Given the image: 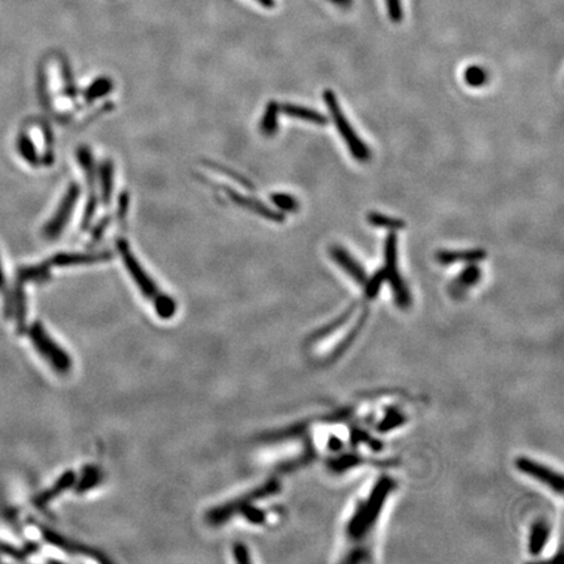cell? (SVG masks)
<instances>
[{
  "label": "cell",
  "instance_id": "e0dca14e",
  "mask_svg": "<svg viewBox=\"0 0 564 564\" xmlns=\"http://www.w3.org/2000/svg\"><path fill=\"white\" fill-rule=\"evenodd\" d=\"M550 537V528L549 525L543 521V520H538L536 521L532 529H530V534H529V552L532 555H538L542 549L545 547V545L547 543Z\"/></svg>",
  "mask_w": 564,
  "mask_h": 564
},
{
  "label": "cell",
  "instance_id": "8fae6325",
  "mask_svg": "<svg viewBox=\"0 0 564 564\" xmlns=\"http://www.w3.org/2000/svg\"><path fill=\"white\" fill-rule=\"evenodd\" d=\"M223 189H225L226 195H227V196L230 198V200H232L233 203H235L236 205L245 208L247 211L252 212V213H255V214H258V216H261V217H264L265 220L272 221V223H283L285 216H283L282 213H280V212L272 209L268 205H265L264 203H261V201H258V200L256 199H252V198H248V196H245V195L236 192L234 189H230V188L225 187Z\"/></svg>",
  "mask_w": 564,
  "mask_h": 564
},
{
  "label": "cell",
  "instance_id": "ac0fdd59",
  "mask_svg": "<svg viewBox=\"0 0 564 564\" xmlns=\"http://www.w3.org/2000/svg\"><path fill=\"white\" fill-rule=\"evenodd\" d=\"M280 110H281V106L279 105L276 101H270L268 106H267V109H265L263 120L260 123V131H261L263 135L270 138V136H273L277 132Z\"/></svg>",
  "mask_w": 564,
  "mask_h": 564
},
{
  "label": "cell",
  "instance_id": "cb8c5ba5",
  "mask_svg": "<svg viewBox=\"0 0 564 564\" xmlns=\"http://www.w3.org/2000/svg\"><path fill=\"white\" fill-rule=\"evenodd\" d=\"M386 281V274L384 270H376L375 273L364 282V295L367 301L375 299L376 297L379 295V292L383 286V283Z\"/></svg>",
  "mask_w": 564,
  "mask_h": 564
},
{
  "label": "cell",
  "instance_id": "f546056e",
  "mask_svg": "<svg viewBox=\"0 0 564 564\" xmlns=\"http://www.w3.org/2000/svg\"><path fill=\"white\" fill-rule=\"evenodd\" d=\"M207 166L211 167L212 170L216 171V173H221L223 176H230L238 185H242L247 189H254V185L251 182H248L245 176H239L238 173H235L234 170H230L229 167H226L223 164H214V162H207Z\"/></svg>",
  "mask_w": 564,
  "mask_h": 564
},
{
  "label": "cell",
  "instance_id": "836d02e7",
  "mask_svg": "<svg viewBox=\"0 0 564 564\" xmlns=\"http://www.w3.org/2000/svg\"><path fill=\"white\" fill-rule=\"evenodd\" d=\"M233 554H234L235 561L238 563H250L251 558H250V552L246 547V545L243 543H235L233 547Z\"/></svg>",
  "mask_w": 564,
  "mask_h": 564
},
{
  "label": "cell",
  "instance_id": "f1b7e54d",
  "mask_svg": "<svg viewBox=\"0 0 564 564\" xmlns=\"http://www.w3.org/2000/svg\"><path fill=\"white\" fill-rule=\"evenodd\" d=\"M77 160L82 164V170L86 173L88 180L91 185H93L94 180V162L93 156L86 147H82L77 151Z\"/></svg>",
  "mask_w": 564,
  "mask_h": 564
},
{
  "label": "cell",
  "instance_id": "3957f363",
  "mask_svg": "<svg viewBox=\"0 0 564 564\" xmlns=\"http://www.w3.org/2000/svg\"><path fill=\"white\" fill-rule=\"evenodd\" d=\"M323 100L342 140L346 142L349 152L352 153V158L358 162H368L371 158V151L367 147V144L357 135L348 118L344 115L336 93L330 89H327L323 93Z\"/></svg>",
  "mask_w": 564,
  "mask_h": 564
},
{
  "label": "cell",
  "instance_id": "9c48e42d",
  "mask_svg": "<svg viewBox=\"0 0 564 564\" xmlns=\"http://www.w3.org/2000/svg\"><path fill=\"white\" fill-rule=\"evenodd\" d=\"M38 528L41 530V534H42L44 540L48 542L50 545H53V546L58 547L60 550H63V552L73 554V555H85V556L93 558L97 562H101V563H110V562H111V559H109L105 554L97 552V550H94L92 547L85 546V545L79 543V542L68 540V538H66L64 536L59 534V533H57V532L53 530V529L42 527V525H38Z\"/></svg>",
  "mask_w": 564,
  "mask_h": 564
},
{
  "label": "cell",
  "instance_id": "5bb4252c",
  "mask_svg": "<svg viewBox=\"0 0 564 564\" xmlns=\"http://www.w3.org/2000/svg\"><path fill=\"white\" fill-rule=\"evenodd\" d=\"M481 277L482 270L478 265H476V263H470L449 285V293L458 299L473 286H476Z\"/></svg>",
  "mask_w": 564,
  "mask_h": 564
},
{
  "label": "cell",
  "instance_id": "7a4b0ae2",
  "mask_svg": "<svg viewBox=\"0 0 564 564\" xmlns=\"http://www.w3.org/2000/svg\"><path fill=\"white\" fill-rule=\"evenodd\" d=\"M118 250L132 280L138 285L142 295L152 301L157 315L161 319H171L174 317L176 312V301L158 289V286L149 277V274L141 267L138 258L131 252L129 243L124 239H119Z\"/></svg>",
  "mask_w": 564,
  "mask_h": 564
},
{
  "label": "cell",
  "instance_id": "9a60e30c",
  "mask_svg": "<svg viewBox=\"0 0 564 564\" xmlns=\"http://www.w3.org/2000/svg\"><path fill=\"white\" fill-rule=\"evenodd\" d=\"M111 258L110 252L100 254H58L50 260L53 267H70V265H84L102 263Z\"/></svg>",
  "mask_w": 564,
  "mask_h": 564
},
{
  "label": "cell",
  "instance_id": "7c38bea8",
  "mask_svg": "<svg viewBox=\"0 0 564 564\" xmlns=\"http://www.w3.org/2000/svg\"><path fill=\"white\" fill-rule=\"evenodd\" d=\"M76 481H77V476H76V473L73 470L64 471L51 487H48L45 491L35 495V499H33V505L38 509H45L47 505H50L54 499L58 498L59 495H62L64 491H67L68 489H70L76 483Z\"/></svg>",
  "mask_w": 564,
  "mask_h": 564
},
{
  "label": "cell",
  "instance_id": "8d00e7d4",
  "mask_svg": "<svg viewBox=\"0 0 564 564\" xmlns=\"http://www.w3.org/2000/svg\"><path fill=\"white\" fill-rule=\"evenodd\" d=\"M329 1H332L333 4L340 6V7H349L352 4V0H329Z\"/></svg>",
  "mask_w": 564,
  "mask_h": 564
},
{
  "label": "cell",
  "instance_id": "ffe728a7",
  "mask_svg": "<svg viewBox=\"0 0 564 564\" xmlns=\"http://www.w3.org/2000/svg\"><path fill=\"white\" fill-rule=\"evenodd\" d=\"M367 221L370 225L375 226V227H384V229H389V230H401L406 226V223L401 218H396V217H391L387 214L379 213V212H371L367 214Z\"/></svg>",
  "mask_w": 564,
  "mask_h": 564
},
{
  "label": "cell",
  "instance_id": "277c9868",
  "mask_svg": "<svg viewBox=\"0 0 564 564\" xmlns=\"http://www.w3.org/2000/svg\"><path fill=\"white\" fill-rule=\"evenodd\" d=\"M280 489H281V485H280L279 480L277 478H270L265 483L260 485L256 489H254V490L248 491L245 495L236 498L234 500L212 508L211 511L207 512L205 518H207L208 524H211V525H214V527L223 525L227 520H230L232 517L238 515L239 509L243 505H251V503H254L255 500H258V499H264V498H268L272 495H276L280 491Z\"/></svg>",
  "mask_w": 564,
  "mask_h": 564
},
{
  "label": "cell",
  "instance_id": "7402d4cb",
  "mask_svg": "<svg viewBox=\"0 0 564 564\" xmlns=\"http://www.w3.org/2000/svg\"><path fill=\"white\" fill-rule=\"evenodd\" d=\"M17 151L28 164H33V166L39 164V157L35 149V142L25 132H21L17 138Z\"/></svg>",
  "mask_w": 564,
  "mask_h": 564
},
{
  "label": "cell",
  "instance_id": "44dd1931",
  "mask_svg": "<svg viewBox=\"0 0 564 564\" xmlns=\"http://www.w3.org/2000/svg\"><path fill=\"white\" fill-rule=\"evenodd\" d=\"M38 549H39V546L35 542H28L23 549H19L16 546H12V545H8V543L0 540V554H3L6 556H10V558L16 559V561H25L28 556H30L35 552H38Z\"/></svg>",
  "mask_w": 564,
  "mask_h": 564
},
{
  "label": "cell",
  "instance_id": "603a6c76",
  "mask_svg": "<svg viewBox=\"0 0 564 564\" xmlns=\"http://www.w3.org/2000/svg\"><path fill=\"white\" fill-rule=\"evenodd\" d=\"M113 174H114V169H113L111 161H105L101 164V170H100L101 194H102V201L106 205L110 204L111 194H113Z\"/></svg>",
  "mask_w": 564,
  "mask_h": 564
},
{
  "label": "cell",
  "instance_id": "30bf717a",
  "mask_svg": "<svg viewBox=\"0 0 564 564\" xmlns=\"http://www.w3.org/2000/svg\"><path fill=\"white\" fill-rule=\"evenodd\" d=\"M329 256L352 279V281H355L359 286H364V282L367 280V273L362 264L357 258H352L346 248L339 245H333L329 247Z\"/></svg>",
  "mask_w": 564,
  "mask_h": 564
},
{
  "label": "cell",
  "instance_id": "8992f818",
  "mask_svg": "<svg viewBox=\"0 0 564 564\" xmlns=\"http://www.w3.org/2000/svg\"><path fill=\"white\" fill-rule=\"evenodd\" d=\"M29 336L35 345V350L46 359L57 373L67 374L70 371L72 359L68 352L62 349L58 344L50 337L46 329L39 321H35L30 327Z\"/></svg>",
  "mask_w": 564,
  "mask_h": 564
},
{
  "label": "cell",
  "instance_id": "6da1fadb",
  "mask_svg": "<svg viewBox=\"0 0 564 564\" xmlns=\"http://www.w3.org/2000/svg\"><path fill=\"white\" fill-rule=\"evenodd\" d=\"M393 486V480L383 477L368 494V496L357 505L346 525V534L349 538L352 540H364L366 536L370 534L371 529L376 525L377 518L382 515V509L386 505L389 494L392 493Z\"/></svg>",
  "mask_w": 564,
  "mask_h": 564
},
{
  "label": "cell",
  "instance_id": "5b68a950",
  "mask_svg": "<svg viewBox=\"0 0 564 564\" xmlns=\"http://www.w3.org/2000/svg\"><path fill=\"white\" fill-rule=\"evenodd\" d=\"M399 238L396 233H389L384 241V274L395 302L400 308H408L411 305V295L399 270Z\"/></svg>",
  "mask_w": 564,
  "mask_h": 564
},
{
  "label": "cell",
  "instance_id": "4316f807",
  "mask_svg": "<svg viewBox=\"0 0 564 564\" xmlns=\"http://www.w3.org/2000/svg\"><path fill=\"white\" fill-rule=\"evenodd\" d=\"M270 200L276 205V208H279L280 211L295 213L299 209L298 200L295 199L292 195H289V194H282V192L273 194V195H270Z\"/></svg>",
  "mask_w": 564,
  "mask_h": 564
},
{
  "label": "cell",
  "instance_id": "d4e9b609",
  "mask_svg": "<svg viewBox=\"0 0 564 564\" xmlns=\"http://www.w3.org/2000/svg\"><path fill=\"white\" fill-rule=\"evenodd\" d=\"M113 89V82L109 79H98L86 89V92L84 94L85 101L86 102H93L95 100L104 97L106 94L110 93V91Z\"/></svg>",
  "mask_w": 564,
  "mask_h": 564
},
{
  "label": "cell",
  "instance_id": "4fadbf2b",
  "mask_svg": "<svg viewBox=\"0 0 564 564\" xmlns=\"http://www.w3.org/2000/svg\"><path fill=\"white\" fill-rule=\"evenodd\" d=\"M487 256V252L482 248H473V250H462V251H448L442 250L436 252L435 258L439 264L442 265H452L458 263H478L485 260Z\"/></svg>",
  "mask_w": 564,
  "mask_h": 564
},
{
  "label": "cell",
  "instance_id": "d590c367",
  "mask_svg": "<svg viewBox=\"0 0 564 564\" xmlns=\"http://www.w3.org/2000/svg\"><path fill=\"white\" fill-rule=\"evenodd\" d=\"M109 223H110V218L106 217L101 223H97V226L94 227V230L92 232V239H93V241H98V239L102 238V235L105 233L106 227L109 226Z\"/></svg>",
  "mask_w": 564,
  "mask_h": 564
},
{
  "label": "cell",
  "instance_id": "52a82bcc",
  "mask_svg": "<svg viewBox=\"0 0 564 564\" xmlns=\"http://www.w3.org/2000/svg\"><path fill=\"white\" fill-rule=\"evenodd\" d=\"M516 468L525 476L547 486L552 493L559 494V495L562 494L563 478L559 473L554 471L549 467L528 458H518L516 460Z\"/></svg>",
  "mask_w": 564,
  "mask_h": 564
},
{
  "label": "cell",
  "instance_id": "74e56055",
  "mask_svg": "<svg viewBox=\"0 0 564 564\" xmlns=\"http://www.w3.org/2000/svg\"><path fill=\"white\" fill-rule=\"evenodd\" d=\"M0 561H1V559H0Z\"/></svg>",
  "mask_w": 564,
  "mask_h": 564
},
{
  "label": "cell",
  "instance_id": "e575fe53",
  "mask_svg": "<svg viewBox=\"0 0 564 564\" xmlns=\"http://www.w3.org/2000/svg\"><path fill=\"white\" fill-rule=\"evenodd\" d=\"M129 194H127V192H123V194L120 195V199H119V211H118V218H119V221H124V218H126V216H127V212H129Z\"/></svg>",
  "mask_w": 564,
  "mask_h": 564
},
{
  "label": "cell",
  "instance_id": "1f68e13d",
  "mask_svg": "<svg viewBox=\"0 0 564 564\" xmlns=\"http://www.w3.org/2000/svg\"><path fill=\"white\" fill-rule=\"evenodd\" d=\"M95 209H97V199H95L94 195H91V198L86 203V208L84 212V216H82V227L84 230L88 229V226L92 223L94 214H95Z\"/></svg>",
  "mask_w": 564,
  "mask_h": 564
},
{
  "label": "cell",
  "instance_id": "83f0119b",
  "mask_svg": "<svg viewBox=\"0 0 564 564\" xmlns=\"http://www.w3.org/2000/svg\"><path fill=\"white\" fill-rule=\"evenodd\" d=\"M242 516L246 518L247 521H250L251 524H264L267 520V512L264 509H260L258 507L252 505H243L239 512Z\"/></svg>",
  "mask_w": 564,
  "mask_h": 564
},
{
  "label": "cell",
  "instance_id": "4dcf8cb0",
  "mask_svg": "<svg viewBox=\"0 0 564 564\" xmlns=\"http://www.w3.org/2000/svg\"><path fill=\"white\" fill-rule=\"evenodd\" d=\"M0 294H3L4 297V314H6V317L10 319L13 315V297L7 292L6 276L1 268V263H0Z\"/></svg>",
  "mask_w": 564,
  "mask_h": 564
},
{
  "label": "cell",
  "instance_id": "ba28073f",
  "mask_svg": "<svg viewBox=\"0 0 564 564\" xmlns=\"http://www.w3.org/2000/svg\"><path fill=\"white\" fill-rule=\"evenodd\" d=\"M80 196V186L73 183L70 185L66 196L62 200L60 205H59L58 211L55 212V214L53 216V218L46 223L45 229H44V234L50 239H54L60 235L63 232V229L66 227V225L70 220L72 211L77 203V199Z\"/></svg>",
  "mask_w": 564,
  "mask_h": 564
},
{
  "label": "cell",
  "instance_id": "2e32d148",
  "mask_svg": "<svg viewBox=\"0 0 564 564\" xmlns=\"http://www.w3.org/2000/svg\"><path fill=\"white\" fill-rule=\"evenodd\" d=\"M282 113L289 118H295L299 120H305L308 123H314L317 126H326L328 124V118L320 111L303 107V106L293 105V104H285L281 106Z\"/></svg>",
  "mask_w": 564,
  "mask_h": 564
},
{
  "label": "cell",
  "instance_id": "484cf974",
  "mask_svg": "<svg viewBox=\"0 0 564 564\" xmlns=\"http://www.w3.org/2000/svg\"><path fill=\"white\" fill-rule=\"evenodd\" d=\"M464 80L471 88H481L489 80V73L483 67L470 66L464 72Z\"/></svg>",
  "mask_w": 564,
  "mask_h": 564
},
{
  "label": "cell",
  "instance_id": "d6986e66",
  "mask_svg": "<svg viewBox=\"0 0 564 564\" xmlns=\"http://www.w3.org/2000/svg\"><path fill=\"white\" fill-rule=\"evenodd\" d=\"M102 480V473L98 467L95 465H88L82 469V478L80 481H76V493L82 494L92 490L95 486L100 485Z\"/></svg>",
  "mask_w": 564,
  "mask_h": 564
},
{
  "label": "cell",
  "instance_id": "d6a6232c",
  "mask_svg": "<svg viewBox=\"0 0 564 564\" xmlns=\"http://www.w3.org/2000/svg\"><path fill=\"white\" fill-rule=\"evenodd\" d=\"M387 3L388 16L395 24L401 23L402 20V6L401 0H386Z\"/></svg>",
  "mask_w": 564,
  "mask_h": 564
}]
</instances>
